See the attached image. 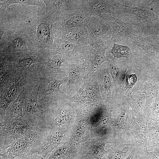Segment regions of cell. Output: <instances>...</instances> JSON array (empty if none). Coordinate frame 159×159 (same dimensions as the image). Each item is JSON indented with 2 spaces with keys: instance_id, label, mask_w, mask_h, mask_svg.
<instances>
[{
  "instance_id": "1",
  "label": "cell",
  "mask_w": 159,
  "mask_h": 159,
  "mask_svg": "<svg viewBox=\"0 0 159 159\" xmlns=\"http://www.w3.org/2000/svg\"><path fill=\"white\" fill-rule=\"evenodd\" d=\"M41 127L44 128L41 116L16 118L0 116V150H6L17 138Z\"/></svg>"
},
{
  "instance_id": "2",
  "label": "cell",
  "mask_w": 159,
  "mask_h": 159,
  "mask_svg": "<svg viewBox=\"0 0 159 159\" xmlns=\"http://www.w3.org/2000/svg\"><path fill=\"white\" fill-rule=\"evenodd\" d=\"M121 4L117 19L129 24L139 31L157 18L149 6V0H119Z\"/></svg>"
},
{
  "instance_id": "3",
  "label": "cell",
  "mask_w": 159,
  "mask_h": 159,
  "mask_svg": "<svg viewBox=\"0 0 159 159\" xmlns=\"http://www.w3.org/2000/svg\"><path fill=\"white\" fill-rule=\"evenodd\" d=\"M49 130L40 128L16 140L6 150L7 159H24L35 153Z\"/></svg>"
},
{
  "instance_id": "4",
  "label": "cell",
  "mask_w": 159,
  "mask_h": 159,
  "mask_svg": "<svg viewBox=\"0 0 159 159\" xmlns=\"http://www.w3.org/2000/svg\"><path fill=\"white\" fill-rule=\"evenodd\" d=\"M100 17L105 19L112 29L111 40L115 42L132 44L142 37L141 33L129 24L115 18L109 14H102Z\"/></svg>"
},
{
  "instance_id": "5",
  "label": "cell",
  "mask_w": 159,
  "mask_h": 159,
  "mask_svg": "<svg viewBox=\"0 0 159 159\" xmlns=\"http://www.w3.org/2000/svg\"><path fill=\"white\" fill-rule=\"evenodd\" d=\"M114 43L110 41L94 44L88 47L85 54L83 64L89 75H92L103 62L109 61L105 57V51Z\"/></svg>"
},
{
  "instance_id": "6",
  "label": "cell",
  "mask_w": 159,
  "mask_h": 159,
  "mask_svg": "<svg viewBox=\"0 0 159 159\" xmlns=\"http://www.w3.org/2000/svg\"><path fill=\"white\" fill-rule=\"evenodd\" d=\"M101 100L98 82L95 77L90 75L85 80L77 93L69 99L71 102L80 103L86 106L96 105Z\"/></svg>"
},
{
  "instance_id": "7",
  "label": "cell",
  "mask_w": 159,
  "mask_h": 159,
  "mask_svg": "<svg viewBox=\"0 0 159 159\" xmlns=\"http://www.w3.org/2000/svg\"><path fill=\"white\" fill-rule=\"evenodd\" d=\"M81 3L82 8L92 18L109 14L117 18L121 6L119 0H83Z\"/></svg>"
},
{
  "instance_id": "8",
  "label": "cell",
  "mask_w": 159,
  "mask_h": 159,
  "mask_svg": "<svg viewBox=\"0 0 159 159\" xmlns=\"http://www.w3.org/2000/svg\"><path fill=\"white\" fill-rule=\"evenodd\" d=\"M92 44L112 41L110 25L101 17L91 18L86 25ZM113 42V41H112Z\"/></svg>"
},
{
  "instance_id": "9",
  "label": "cell",
  "mask_w": 159,
  "mask_h": 159,
  "mask_svg": "<svg viewBox=\"0 0 159 159\" xmlns=\"http://www.w3.org/2000/svg\"><path fill=\"white\" fill-rule=\"evenodd\" d=\"M67 133L66 128L50 129L35 153L45 158L49 153L59 146L60 143H66Z\"/></svg>"
},
{
  "instance_id": "10",
  "label": "cell",
  "mask_w": 159,
  "mask_h": 159,
  "mask_svg": "<svg viewBox=\"0 0 159 159\" xmlns=\"http://www.w3.org/2000/svg\"><path fill=\"white\" fill-rule=\"evenodd\" d=\"M92 18L89 13L82 7L80 9L65 15L56 26V29L61 34L73 28L86 26Z\"/></svg>"
},
{
  "instance_id": "11",
  "label": "cell",
  "mask_w": 159,
  "mask_h": 159,
  "mask_svg": "<svg viewBox=\"0 0 159 159\" xmlns=\"http://www.w3.org/2000/svg\"><path fill=\"white\" fill-rule=\"evenodd\" d=\"M22 77H17L9 82L1 95L0 116L4 115L8 106L16 98L21 89Z\"/></svg>"
},
{
  "instance_id": "12",
  "label": "cell",
  "mask_w": 159,
  "mask_h": 159,
  "mask_svg": "<svg viewBox=\"0 0 159 159\" xmlns=\"http://www.w3.org/2000/svg\"><path fill=\"white\" fill-rule=\"evenodd\" d=\"M61 39L57 47L58 53L65 56L69 62H80L81 60H84L85 54L90 45L86 47L78 45Z\"/></svg>"
},
{
  "instance_id": "13",
  "label": "cell",
  "mask_w": 159,
  "mask_h": 159,
  "mask_svg": "<svg viewBox=\"0 0 159 159\" xmlns=\"http://www.w3.org/2000/svg\"><path fill=\"white\" fill-rule=\"evenodd\" d=\"M60 35L61 39L78 45L86 47L92 45L86 26L72 28Z\"/></svg>"
},
{
  "instance_id": "14",
  "label": "cell",
  "mask_w": 159,
  "mask_h": 159,
  "mask_svg": "<svg viewBox=\"0 0 159 159\" xmlns=\"http://www.w3.org/2000/svg\"><path fill=\"white\" fill-rule=\"evenodd\" d=\"M39 85L36 86L32 91L26 95L23 108V116L32 118L41 116L43 111L40 108L37 97Z\"/></svg>"
},
{
  "instance_id": "15",
  "label": "cell",
  "mask_w": 159,
  "mask_h": 159,
  "mask_svg": "<svg viewBox=\"0 0 159 159\" xmlns=\"http://www.w3.org/2000/svg\"><path fill=\"white\" fill-rule=\"evenodd\" d=\"M91 106H86L80 112L78 122L71 136L72 143L79 142L86 137L88 131V120L91 110Z\"/></svg>"
},
{
  "instance_id": "16",
  "label": "cell",
  "mask_w": 159,
  "mask_h": 159,
  "mask_svg": "<svg viewBox=\"0 0 159 159\" xmlns=\"http://www.w3.org/2000/svg\"><path fill=\"white\" fill-rule=\"evenodd\" d=\"M66 78L59 80L52 79L48 81L44 92V96L38 102L39 107L48 105L63 95L64 92L60 90V87Z\"/></svg>"
},
{
  "instance_id": "17",
  "label": "cell",
  "mask_w": 159,
  "mask_h": 159,
  "mask_svg": "<svg viewBox=\"0 0 159 159\" xmlns=\"http://www.w3.org/2000/svg\"><path fill=\"white\" fill-rule=\"evenodd\" d=\"M78 151L71 143H65L52 152L47 158L44 159H78Z\"/></svg>"
},
{
  "instance_id": "18",
  "label": "cell",
  "mask_w": 159,
  "mask_h": 159,
  "mask_svg": "<svg viewBox=\"0 0 159 159\" xmlns=\"http://www.w3.org/2000/svg\"><path fill=\"white\" fill-rule=\"evenodd\" d=\"M68 73L67 86L69 87L78 83L82 78L83 73L86 72L83 63L70 62L68 67Z\"/></svg>"
},
{
  "instance_id": "19",
  "label": "cell",
  "mask_w": 159,
  "mask_h": 159,
  "mask_svg": "<svg viewBox=\"0 0 159 159\" xmlns=\"http://www.w3.org/2000/svg\"><path fill=\"white\" fill-rule=\"evenodd\" d=\"M26 96V90L24 88H22L9 110L3 116L8 117L16 118L23 116V106Z\"/></svg>"
},
{
  "instance_id": "20",
  "label": "cell",
  "mask_w": 159,
  "mask_h": 159,
  "mask_svg": "<svg viewBox=\"0 0 159 159\" xmlns=\"http://www.w3.org/2000/svg\"><path fill=\"white\" fill-rule=\"evenodd\" d=\"M37 33L39 38L42 40L48 42L50 45L53 44V36L52 31V25L50 26L44 24L38 26Z\"/></svg>"
},
{
  "instance_id": "21",
  "label": "cell",
  "mask_w": 159,
  "mask_h": 159,
  "mask_svg": "<svg viewBox=\"0 0 159 159\" xmlns=\"http://www.w3.org/2000/svg\"><path fill=\"white\" fill-rule=\"evenodd\" d=\"M110 52L115 58H128L132 54L131 50L129 47L115 43L113 44Z\"/></svg>"
},
{
  "instance_id": "22",
  "label": "cell",
  "mask_w": 159,
  "mask_h": 159,
  "mask_svg": "<svg viewBox=\"0 0 159 159\" xmlns=\"http://www.w3.org/2000/svg\"><path fill=\"white\" fill-rule=\"evenodd\" d=\"M13 4H19L25 5H34L41 7L44 6L42 3L40 1L38 0H1V9L4 10L9 5Z\"/></svg>"
},
{
  "instance_id": "23",
  "label": "cell",
  "mask_w": 159,
  "mask_h": 159,
  "mask_svg": "<svg viewBox=\"0 0 159 159\" xmlns=\"http://www.w3.org/2000/svg\"><path fill=\"white\" fill-rule=\"evenodd\" d=\"M63 59L58 57L49 60L47 63V69L49 72L53 74H63V72L61 69Z\"/></svg>"
},
{
  "instance_id": "24",
  "label": "cell",
  "mask_w": 159,
  "mask_h": 159,
  "mask_svg": "<svg viewBox=\"0 0 159 159\" xmlns=\"http://www.w3.org/2000/svg\"><path fill=\"white\" fill-rule=\"evenodd\" d=\"M128 152L127 146L118 148L108 154L105 159H125L128 156Z\"/></svg>"
},
{
  "instance_id": "25",
  "label": "cell",
  "mask_w": 159,
  "mask_h": 159,
  "mask_svg": "<svg viewBox=\"0 0 159 159\" xmlns=\"http://www.w3.org/2000/svg\"><path fill=\"white\" fill-rule=\"evenodd\" d=\"M109 64L111 75L115 82H116L119 72L120 71L121 66L115 62H110Z\"/></svg>"
},
{
  "instance_id": "26",
  "label": "cell",
  "mask_w": 159,
  "mask_h": 159,
  "mask_svg": "<svg viewBox=\"0 0 159 159\" xmlns=\"http://www.w3.org/2000/svg\"><path fill=\"white\" fill-rule=\"evenodd\" d=\"M103 81V85L105 92L108 95H110L111 92L112 83L108 75L105 74L104 76Z\"/></svg>"
},
{
  "instance_id": "27",
  "label": "cell",
  "mask_w": 159,
  "mask_h": 159,
  "mask_svg": "<svg viewBox=\"0 0 159 159\" xmlns=\"http://www.w3.org/2000/svg\"><path fill=\"white\" fill-rule=\"evenodd\" d=\"M33 62V59L30 58H26L20 60L17 64L18 67L25 68L30 66Z\"/></svg>"
},
{
  "instance_id": "28",
  "label": "cell",
  "mask_w": 159,
  "mask_h": 159,
  "mask_svg": "<svg viewBox=\"0 0 159 159\" xmlns=\"http://www.w3.org/2000/svg\"><path fill=\"white\" fill-rule=\"evenodd\" d=\"M137 77L134 74L128 75L127 77L126 85L127 88H131L134 85L137 81Z\"/></svg>"
},
{
  "instance_id": "29",
  "label": "cell",
  "mask_w": 159,
  "mask_h": 159,
  "mask_svg": "<svg viewBox=\"0 0 159 159\" xmlns=\"http://www.w3.org/2000/svg\"><path fill=\"white\" fill-rule=\"evenodd\" d=\"M14 47L16 48H20L23 45V42L21 38H18L15 39L13 41Z\"/></svg>"
},
{
  "instance_id": "30",
  "label": "cell",
  "mask_w": 159,
  "mask_h": 159,
  "mask_svg": "<svg viewBox=\"0 0 159 159\" xmlns=\"http://www.w3.org/2000/svg\"><path fill=\"white\" fill-rule=\"evenodd\" d=\"M24 159H44L42 157L35 153L26 157Z\"/></svg>"
},
{
  "instance_id": "31",
  "label": "cell",
  "mask_w": 159,
  "mask_h": 159,
  "mask_svg": "<svg viewBox=\"0 0 159 159\" xmlns=\"http://www.w3.org/2000/svg\"><path fill=\"white\" fill-rule=\"evenodd\" d=\"M125 159H137L135 154V149L133 148L128 156Z\"/></svg>"
},
{
  "instance_id": "32",
  "label": "cell",
  "mask_w": 159,
  "mask_h": 159,
  "mask_svg": "<svg viewBox=\"0 0 159 159\" xmlns=\"http://www.w3.org/2000/svg\"><path fill=\"white\" fill-rule=\"evenodd\" d=\"M4 34V31L1 29H0V40H1L2 36Z\"/></svg>"
}]
</instances>
